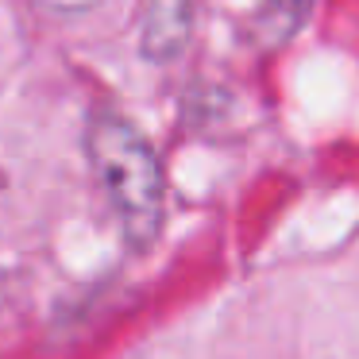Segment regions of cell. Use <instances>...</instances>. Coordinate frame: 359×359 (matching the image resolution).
I'll use <instances>...</instances> for the list:
<instances>
[{
	"label": "cell",
	"instance_id": "cell-1",
	"mask_svg": "<svg viewBox=\"0 0 359 359\" xmlns=\"http://www.w3.org/2000/svg\"><path fill=\"white\" fill-rule=\"evenodd\" d=\"M86 155L109 194L124 240L135 251L151 248L163 232L166 212V178L151 140L128 116L101 109L86 124Z\"/></svg>",
	"mask_w": 359,
	"mask_h": 359
},
{
	"label": "cell",
	"instance_id": "cell-2",
	"mask_svg": "<svg viewBox=\"0 0 359 359\" xmlns=\"http://www.w3.org/2000/svg\"><path fill=\"white\" fill-rule=\"evenodd\" d=\"M197 0H143L140 50L147 62H174L189 47Z\"/></svg>",
	"mask_w": 359,
	"mask_h": 359
},
{
	"label": "cell",
	"instance_id": "cell-3",
	"mask_svg": "<svg viewBox=\"0 0 359 359\" xmlns=\"http://www.w3.org/2000/svg\"><path fill=\"white\" fill-rule=\"evenodd\" d=\"M266 4H271L286 24H297V20L305 16V8H309V0H266Z\"/></svg>",
	"mask_w": 359,
	"mask_h": 359
},
{
	"label": "cell",
	"instance_id": "cell-4",
	"mask_svg": "<svg viewBox=\"0 0 359 359\" xmlns=\"http://www.w3.org/2000/svg\"><path fill=\"white\" fill-rule=\"evenodd\" d=\"M50 12H62V16H81V12L97 8V0H43Z\"/></svg>",
	"mask_w": 359,
	"mask_h": 359
}]
</instances>
